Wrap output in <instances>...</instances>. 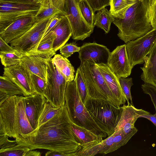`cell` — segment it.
Masks as SVG:
<instances>
[{"instance_id": "obj_37", "label": "cell", "mask_w": 156, "mask_h": 156, "mask_svg": "<svg viewBox=\"0 0 156 156\" xmlns=\"http://www.w3.org/2000/svg\"><path fill=\"white\" fill-rule=\"evenodd\" d=\"M119 83L126 98L128 104H130L129 100L130 101L131 104L133 105L132 98L131 94L130 89L133 85L132 78H124L121 77L119 78Z\"/></svg>"}, {"instance_id": "obj_27", "label": "cell", "mask_w": 156, "mask_h": 156, "mask_svg": "<svg viewBox=\"0 0 156 156\" xmlns=\"http://www.w3.org/2000/svg\"><path fill=\"white\" fill-rule=\"evenodd\" d=\"M136 0H111L109 11L114 17L121 18Z\"/></svg>"}, {"instance_id": "obj_14", "label": "cell", "mask_w": 156, "mask_h": 156, "mask_svg": "<svg viewBox=\"0 0 156 156\" xmlns=\"http://www.w3.org/2000/svg\"><path fill=\"white\" fill-rule=\"evenodd\" d=\"M55 53L53 51L48 53L34 52L24 55L20 63L31 73L46 80L47 61Z\"/></svg>"}, {"instance_id": "obj_11", "label": "cell", "mask_w": 156, "mask_h": 156, "mask_svg": "<svg viewBox=\"0 0 156 156\" xmlns=\"http://www.w3.org/2000/svg\"><path fill=\"white\" fill-rule=\"evenodd\" d=\"M78 2V0H65L64 11L71 27L72 38L77 41H83L90 37L94 29L83 17Z\"/></svg>"}, {"instance_id": "obj_33", "label": "cell", "mask_w": 156, "mask_h": 156, "mask_svg": "<svg viewBox=\"0 0 156 156\" xmlns=\"http://www.w3.org/2000/svg\"><path fill=\"white\" fill-rule=\"evenodd\" d=\"M60 108L54 106L51 103L46 101L40 117L38 128L55 116L58 112Z\"/></svg>"}, {"instance_id": "obj_41", "label": "cell", "mask_w": 156, "mask_h": 156, "mask_svg": "<svg viewBox=\"0 0 156 156\" xmlns=\"http://www.w3.org/2000/svg\"><path fill=\"white\" fill-rule=\"evenodd\" d=\"M141 88L144 93L150 96L156 112V87L149 84L144 83L141 85Z\"/></svg>"}, {"instance_id": "obj_21", "label": "cell", "mask_w": 156, "mask_h": 156, "mask_svg": "<svg viewBox=\"0 0 156 156\" xmlns=\"http://www.w3.org/2000/svg\"><path fill=\"white\" fill-rule=\"evenodd\" d=\"M141 79L156 87V42L144 59Z\"/></svg>"}, {"instance_id": "obj_31", "label": "cell", "mask_w": 156, "mask_h": 156, "mask_svg": "<svg viewBox=\"0 0 156 156\" xmlns=\"http://www.w3.org/2000/svg\"><path fill=\"white\" fill-rule=\"evenodd\" d=\"M114 132L112 144L105 154L113 152L126 144L134 135L133 134H126L121 130L115 131Z\"/></svg>"}, {"instance_id": "obj_10", "label": "cell", "mask_w": 156, "mask_h": 156, "mask_svg": "<svg viewBox=\"0 0 156 156\" xmlns=\"http://www.w3.org/2000/svg\"><path fill=\"white\" fill-rule=\"evenodd\" d=\"M156 42V29L153 28L144 35L126 43L128 58L132 69L143 64Z\"/></svg>"}, {"instance_id": "obj_49", "label": "cell", "mask_w": 156, "mask_h": 156, "mask_svg": "<svg viewBox=\"0 0 156 156\" xmlns=\"http://www.w3.org/2000/svg\"><path fill=\"white\" fill-rule=\"evenodd\" d=\"M9 97L5 93L0 91V105L3 103Z\"/></svg>"}, {"instance_id": "obj_8", "label": "cell", "mask_w": 156, "mask_h": 156, "mask_svg": "<svg viewBox=\"0 0 156 156\" xmlns=\"http://www.w3.org/2000/svg\"><path fill=\"white\" fill-rule=\"evenodd\" d=\"M53 16L37 22L23 34L11 41L10 45L23 55L35 52Z\"/></svg>"}, {"instance_id": "obj_20", "label": "cell", "mask_w": 156, "mask_h": 156, "mask_svg": "<svg viewBox=\"0 0 156 156\" xmlns=\"http://www.w3.org/2000/svg\"><path fill=\"white\" fill-rule=\"evenodd\" d=\"M55 35L53 49L55 52L65 44L72 35L69 20L65 15H62L55 26L51 31Z\"/></svg>"}, {"instance_id": "obj_12", "label": "cell", "mask_w": 156, "mask_h": 156, "mask_svg": "<svg viewBox=\"0 0 156 156\" xmlns=\"http://www.w3.org/2000/svg\"><path fill=\"white\" fill-rule=\"evenodd\" d=\"M107 65L119 78L130 76L132 69L128 58L126 44L117 46L110 52Z\"/></svg>"}, {"instance_id": "obj_17", "label": "cell", "mask_w": 156, "mask_h": 156, "mask_svg": "<svg viewBox=\"0 0 156 156\" xmlns=\"http://www.w3.org/2000/svg\"><path fill=\"white\" fill-rule=\"evenodd\" d=\"M24 100L27 119L32 128L36 131L38 128L40 117L47 100L44 96L35 93L24 96Z\"/></svg>"}, {"instance_id": "obj_40", "label": "cell", "mask_w": 156, "mask_h": 156, "mask_svg": "<svg viewBox=\"0 0 156 156\" xmlns=\"http://www.w3.org/2000/svg\"><path fill=\"white\" fill-rule=\"evenodd\" d=\"M92 8L94 12L110 5L111 0H85Z\"/></svg>"}, {"instance_id": "obj_43", "label": "cell", "mask_w": 156, "mask_h": 156, "mask_svg": "<svg viewBox=\"0 0 156 156\" xmlns=\"http://www.w3.org/2000/svg\"><path fill=\"white\" fill-rule=\"evenodd\" d=\"M8 44L0 37V51L6 53H12L17 51Z\"/></svg>"}, {"instance_id": "obj_16", "label": "cell", "mask_w": 156, "mask_h": 156, "mask_svg": "<svg viewBox=\"0 0 156 156\" xmlns=\"http://www.w3.org/2000/svg\"><path fill=\"white\" fill-rule=\"evenodd\" d=\"M78 52L81 63L90 61L97 64L107 65L110 53L106 46L95 42L84 44Z\"/></svg>"}, {"instance_id": "obj_28", "label": "cell", "mask_w": 156, "mask_h": 156, "mask_svg": "<svg viewBox=\"0 0 156 156\" xmlns=\"http://www.w3.org/2000/svg\"><path fill=\"white\" fill-rule=\"evenodd\" d=\"M0 91L5 93L9 97L21 95L26 96L24 92L20 87L4 76L0 77Z\"/></svg>"}, {"instance_id": "obj_13", "label": "cell", "mask_w": 156, "mask_h": 156, "mask_svg": "<svg viewBox=\"0 0 156 156\" xmlns=\"http://www.w3.org/2000/svg\"><path fill=\"white\" fill-rule=\"evenodd\" d=\"M3 75L8 78L25 93L26 96L35 93L32 84L31 72L21 63L4 68Z\"/></svg>"}, {"instance_id": "obj_42", "label": "cell", "mask_w": 156, "mask_h": 156, "mask_svg": "<svg viewBox=\"0 0 156 156\" xmlns=\"http://www.w3.org/2000/svg\"><path fill=\"white\" fill-rule=\"evenodd\" d=\"M62 15L57 14L53 16L47 27L43 37L47 35L54 28L59 21Z\"/></svg>"}, {"instance_id": "obj_6", "label": "cell", "mask_w": 156, "mask_h": 156, "mask_svg": "<svg viewBox=\"0 0 156 156\" xmlns=\"http://www.w3.org/2000/svg\"><path fill=\"white\" fill-rule=\"evenodd\" d=\"M84 106L99 126L109 136L114 132L120 119L122 109L100 99L87 97Z\"/></svg>"}, {"instance_id": "obj_34", "label": "cell", "mask_w": 156, "mask_h": 156, "mask_svg": "<svg viewBox=\"0 0 156 156\" xmlns=\"http://www.w3.org/2000/svg\"><path fill=\"white\" fill-rule=\"evenodd\" d=\"M74 80L76 83L80 98L84 104L88 95L85 80L80 66L77 69Z\"/></svg>"}, {"instance_id": "obj_29", "label": "cell", "mask_w": 156, "mask_h": 156, "mask_svg": "<svg viewBox=\"0 0 156 156\" xmlns=\"http://www.w3.org/2000/svg\"><path fill=\"white\" fill-rule=\"evenodd\" d=\"M57 14L63 15L53 5L52 0H45L35 17L37 21H39Z\"/></svg>"}, {"instance_id": "obj_39", "label": "cell", "mask_w": 156, "mask_h": 156, "mask_svg": "<svg viewBox=\"0 0 156 156\" xmlns=\"http://www.w3.org/2000/svg\"><path fill=\"white\" fill-rule=\"evenodd\" d=\"M148 15L153 28L156 29V0H148Z\"/></svg>"}, {"instance_id": "obj_38", "label": "cell", "mask_w": 156, "mask_h": 156, "mask_svg": "<svg viewBox=\"0 0 156 156\" xmlns=\"http://www.w3.org/2000/svg\"><path fill=\"white\" fill-rule=\"evenodd\" d=\"M80 47L77 46L73 43H67L65 44L60 49V51L62 55L68 58L74 53L79 52Z\"/></svg>"}, {"instance_id": "obj_47", "label": "cell", "mask_w": 156, "mask_h": 156, "mask_svg": "<svg viewBox=\"0 0 156 156\" xmlns=\"http://www.w3.org/2000/svg\"><path fill=\"white\" fill-rule=\"evenodd\" d=\"M45 155L46 156H67L66 154L57 151L49 150L48 151L46 152L45 154Z\"/></svg>"}, {"instance_id": "obj_22", "label": "cell", "mask_w": 156, "mask_h": 156, "mask_svg": "<svg viewBox=\"0 0 156 156\" xmlns=\"http://www.w3.org/2000/svg\"><path fill=\"white\" fill-rule=\"evenodd\" d=\"M9 137L0 135V156H25L29 148L19 144L15 140H9Z\"/></svg>"}, {"instance_id": "obj_1", "label": "cell", "mask_w": 156, "mask_h": 156, "mask_svg": "<svg viewBox=\"0 0 156 156\" xmlns=\"http://www.w3.org/2000/svg\"><path fill=\"white\" fill-rule=\"evenodd\" d=\"M71 122L65 104L55 116L39 127L33 135L15 140L19 144L30 150L44 149L75 156L81 147L74 137Z\"/></svg>"}, {"instance_id": "obj_19", "label": "cell", "mask_w": 156, "mask_h": 156, "mask_svg": "<svg viewBox=\"0 0 156 156\" xmlns=\"http://www.w3.org/2000/svg\"><path fill=\"white\" fill-rule=\"evenodd\" d=\"M107 85L120 106L124 105L126 97L120 86L119 78L112 72L107 64H97Z\"/></svg>"}, {"instance_id": "obj_7", "label": "cell", "mask_w": 156, "mask_h": 156, "mask_svg": "<svg viewBox=\"0 0 156 156\" xmlns=\"http://www.w3.org/2000/svg\"><path fill=\"white\" fill-rule=\"evenodd\" d=\"M47 87L44 97L54 106L60 108L65 104V95L68 82L52 61L47 62Z\"/></svg>"}, {"instance_id": "obj_46", "label": "cell", "mask_w": 156, "mask_h": 156, "mask_svg": "<svg viewBox=\"0 0 156 156\" xmlns=\"http://www.w3.org/2000/svg\"><path fill=\"white\" fill-rule=\"evenodd\" d=\"M140 117L146 118L152 122L156 127V112L154 114H150L141 116Z\"/></svg>"}, {"instance_id": "obj_50", "label": "cell", "mask_w": 156, "mask_h": 156, "mask_svg": "<svg viewBox=\"0 0 156 156\" xmlns=\"http://www.w3.org/2000/svg\"></svg>"}, {"instance_id": "obj_32", "label": "cell", "mask_w": 156, "mask_h": 156, "mask_svg": "<svg viewBox=\"0 0 156 156\" xmlns=\"http://www.w3.org/2000/svg\"><path fill=\"white\" fill-rule=\"evenodd\" d=\"M23 55L18 51L12 53L0 51V57L2 64L5 67L18 65L21 62Z\"/></svg>"}, {"instance_id": "obj_3", "label": "cell", "mask_w": 156, "mask_h": 156, "mask_svg": "<svg viewBox=\"0 0 156 156\" xmlns=\"http://www.w3.org/2000/svg\"><path fill=\"white\" fill-rule=\"evenodd\" d=\"M148 0H137L122 16L112 23L118 28L117 35L126 44L146 34L153 29L148 15Z\"/></svg>"}, {"instance_id": "obj_36", "label": "cell", "mask_w": 156, "mask_h": 156, "mask_svg": "<svg viewBox=\"0 0 156 156\" xmlns=\"http://www.w3.org/2000/svg\"><path fill=\"white\" fill-rule=\"evenodd\" d=\"M31 76L35 93L44 96L47 87L46 80L31 73Z\"/></svg>"}, {"instance_id": "obj_9", "label": "cell", "mask_w": 156, "mask_h": 156, "mask_svg": "<svg viewBox=\"0 0 156 156\" xmlns=\"http://www.w3.org/2000/svg\"><path fill=\"white\" fill-rule=\"evenodd\" d=\"M43 4L0 2V31L21 18L35 16Z\"/></svg>"}, {"instance_id": "obj_44", "label": "cell", "mask_w": 156, "mask_h": 156, "mask_svg": "<svg viewBox=\"0 0 156 156\" xmlns=\"http://www.w3.org/2000/svg\"><path fill=\"white\" fill-rule=\"evenodd\" d=\"M45 0H0V2L22 3H37L43 4Z\"/></svg>"}, {"instance_id": "obj_24", "label": "cell", "mask_w": 156, "mask_h": 156, "mask_svg": "<svg viewBox=\"0 0 156 156\" xmlns=\"http://www.w3.org/2000/svg\"><path fill=\"white\" fill-rule=\"evenodd\" d=\"M114 135V132L100 142L90 144L81 147L76 153L75 156H93L98 154H105L112 144Z\"/></svg>"}, {"instance_id": "obj_30", "label": "cell", "mask_w": 156, "mask_h": 156, "mask_svg": "<svg viewBox=\"0 0 156 156\" xmlns=\"http://www.w3.org/2000/svg\"><path fill=\"white\" fill-rule=\"evenodd\" d=\"M78 4L83 17L87 24L94 29L95 14L92 8L85 0H78Z\"/></svg>"}, {"instance_id": "obj_45", "label": "cell", "mask_w": 156, "mask_h": 156, "mask_svg": "<svg viewBox=\"0 0 156 156\" xmlns=\"http://www.w3.org/2000/svg\"><path fill=\"white\" fill-rule=\"evenodd\" d=\"M55 6L63 15H65L64 11L65 0H52Z\"/></svg>"}, {"instance_id": "obj_4", "label": "cell", "mask_w": 156, "mask_h": 156, "mask_svg": "<svg viewBox=\"0 0 156 156\" xmlns=\"http://www.w3.org/2000/svg\"><path fill=\"white\" fill-rule=\"evenodd\" d=\"M66 105L70 119L74 124L102 138L107 136L88 112L82 101L74 80L68 82L65 95Z\"/></svg>"}, {"instance_id": "obj_48", "label": "cell", "mask_w": 156, "mask_h": 156, "mask_svg": "<svg viewBox=\"0 0 156 156\" xmlns=\"http://www.w3.org/2000/svg\"><path fill=\"white\" fill-rule=\"evenodd\" d=\"M41 153L39 151L34 150H29L26 153L25 156H40Z\"/></svg>"}, {"instance_id": "obj_2", "label": "cell", "mask_w": 156, "mask_h": 156, "mask_svg": "<svg viewBox=\"0 0 156 156\" xmlns=\"http://www.w3.org/2000/svg\"><path fill=\"white\" fill-rule=\"evenodd\" d=\"M24 97L10 96L0 105V135L16 139L31 136L35 132L26 115Z\"/></svg>"}, {"instance_id": "obj_5", "label": "cell", "mask_w": 156, "mask_h": 156, "mask_svg": "<svg viewBox=\"0 0 156 156\" xmlns=\"http://www.w3.org/2000/svg\"><path fill=\"white\" fill-rule=\"evenodd\" d=\"M80 67L85 80L88 97L103 100L120 107L96 64L91 61H86L81 63Z\"/></svg>"}, {"instance_id": "obj_35", "label": "cell", "mask_w": 156, "mask_h": 156, "mask_svg": "<svg viewBox=\"0 0 156 156\" xmlns=\"http://www.w3.org/2000/svg\"><path fill=\"white\" fill-rule=\"evenodd\" d=\"M55 38L54 34L50 31L42 38L35 52L48 53L54 51L53 44Z\"/></svg>"}, {"instance_id": "obj_25", "label": "cell", "mask_w": 156, "mask_h": 156, "mask_svg": "<svg viewBox=\"0 0 156 156\" xmlns=\"http://www.w3.org/2000/svg\"><path fill=\"white\" fill-rule=\"evenodd\" d=\"M52 61L67 82L74 80V68L67 58L61 55L55 54Z\"/></svg>"}, {"instance_id": "obj_15", "label": "cell", "mask_w": 156, "mask_h": 156, "mask_svg": "<svg viewBox=\"0 0 156 156\" xmlns=\"http://www.w3.org/2000/svg\"><path fill=\"white\" fill-rule=\"evenodd\" d=\"M121 107L122 111L121 116L115 131L121 130L126 134L134 135L138 131L134 126L136 120L141 116L150 113L142 109H137L130 103L127 105H124Z\"/></svg>"}, {"instance_id": "obj_18", "label": "cell", "mask_w": 156, "mask_h": 156, "mask_svg": "<svg viewBox=\"0 0 156 156\" xmlns=\"http://www.w3.org/2000/svg\"><path fill=\"white\" fill-rule=\"evenodd\" d=\"M37 22L35 16L21 18L0 32V37L7 43L22 35Z\"/></svg>"}, {"instance_id": "obj_26", "label": "cell", "mask_w": 156, "mask_h": 156, "mask_svg": "<svg viewBox=\"0 0 156 156\" xmlns=\"http://www.w3.org/2000/svg\"><path fill=\"white\" fill-rule=\"evenodd\" d=\"M114 19V17L109 11L105 8L98 11L95 14L94 25L101 29L107 34L110 30L111 24Z\"/></svg>"}, {"instance_id": "obj_23", "label": "cell", "mask_w": 156, "mask_h": 156, "mask_svg": "<svg viewBox=\"0 0 156 156\" xmlns=\"http://www.w3.org/2000/svg\"><path fill=\"white\" fill-rule=\"evenodd\" d=\"M71 127L74 137L81 147L95 143L101 142L103 138L98 136L85 128L79 126L72 121Z\"/></svg>"}]
</instances>
